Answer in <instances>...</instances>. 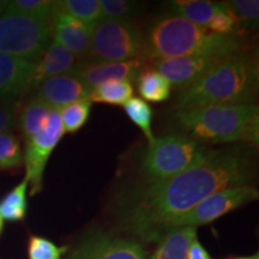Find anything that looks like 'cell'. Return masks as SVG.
<instances>
[{"label": "cell", "instance_id": "obj_1", "mask_svg": "<svg viewBox=\"0 0 259 259\" xmlns=\"http://www.w3.org/2000/svg\"><path fill=\"white\" fill-rule=\"evenodd\" d=\"M250 177L248 162L232 151H208L202 160L177 176L154 180L130 197L127 219L139 235L157 239L168 225L192 210L210 194L244 185Z\"/></svg>", "mask_w": 259, "mask_h": 259}, {"label": "cell", "instance_id": "obj_2", "mask_svg": "<svg viewBox=\"0 0 259 259\" xmlns=\"http://www.w3.org/2000/svg\"><path fill=\"white\" fill-rule=\"evenodd\" d=\"M258 92V65L245 53L223 58L211 70L181 90L178 111L212 105H253Z\"/></svg>", "mask_w": 259, "mask_h": 259}, {"label": "cell", "instance_id": "obj_3", "mask_svg": "<svg viewBox=\"0 0 259 259\" xmlns=\"http://www.w3.org/2000/svg\"><path fill=\"white\" fill-rule=\"evenodd\" d=\"M240 51L235 35H218L178 15L163 16L144 34V59H168L216 53L228 57Z\"/></svg>", "mask_w": 259, "mask_h": 259}, {"label": "cell", "instance_id": "obj_4", "mask_svg": "<svg viewBox=\"0 0 259 259\" xmlns=\"http://www.w3.org/2000/svg\"><path fill=\"white\" fill-rule=\"evenodd\" d=\"M181 128L197 142L258 144L259 108L257 105H212L181 109L176 114Z\"/></svg>", "mask_w": 259, "mask_h": 259}, {"label": "cell", "instance_id": "obj_5", "mask_svg": "<svg viewBox=\"0 0 259 259\" xmlns=\"http://www.w3.org/2000/svg\"><path fill=\"white\" fill-rule=\"evenodd\" d=\"M208 154V150L190 137L168 135L148 143L142 156V169L154 180L171 178L192 167Z\"/></svg>", "mask_w": 259, "mask_h": 259}, {"label": "cell", "instance_id": "obj_6", "mask_svg": "<svg viewBox=\"0 0 259 259\" xmlns=\"http://www.w3.org/2000/svg\"><path fill=\"white\" fill-rule=\"evenodd\" d=\"M138 58L144 59V35L131 21L102 19L93 28L89 59L115 63Z\"/></svg>", "mask_w": 259, "mask_h": 259}, {"label": "cell", "instance_id": "obj_7", "mask_svg": "<svg viewBox=\"0 0 259 259\" xmlns=\"http://www.w3.org/2000/svg\"><path fill=\"white\" fill-rule=\"evenodd\" d=\"M52 28L23 16H0V53L37 63L52 41Z\"/></svg>", "mask_w": 259, "mask_h": 259}, {"label": "cell", "instance_id": "obj_8", "mask_svg": "<svg viewBox=\"0 0 259 259\" xmlns=\"http://www.w3.org/2000/svg\"><path fill=\"white\" fill-rule=\"evenodd\" d=\"M257 198L258 190L247 184L226 187V189L210 194L185 215L171 221L167 227L166 233L169 232L170 229L180 228V227L196 228V227L208 225L226 213L240 208Z\"/></svg>", "mask_w": 259, "mask_h": 259}, {"label": "cell", "instance_id": "obj_9", "mask_svg": "<svg viewBox=\"0 0 259 259\" xmlns=\"http://www.w3.org/2000/svg\"><path fill=\"white\" fill-rule=\"evenodd\" d=\"M65 134L59 109H51L46 127L29 138L25 145L23 162L25 164V179L30 187V194L40 192L44 185V174L51 154L56 149Z\"/></svg>", "mask_w": 259, "mask_h": 259}, {"label": "cell", "instance_id": "obj_10", "mask_svg": "<svg viewBox=\"0 0 259 259\" xmlns=\"http://www.w3.org/2000/svg\"><path fill=\"white\" fill-rule=\"evenodd\" d=\"M223 58L226 57L216 53H204L168 59H154L151 60V67L162 74L170 85L177 87L181 92L197 82Z\"/></svg>", "mask_w": 259, "mask_h": 259}, {"label": "cell", "instance_id": "obj_11", "mask_svg": "<svg viewBox=\"0 0 259 259\" xmlns=\"http://www.w3.org/2000/svg\"><path fill=\"white\" fill-rule=\"evenodd\" d=\"M70 259H145V253L132 239L97 232L90 234Z\"/></svg>", "mask_w": 259, "mask_h": 259}, {"label": "cell", "instance_id": "obj_12", "mask_svg": "<svg viewBox=\"0 0 259 259\" xmlns=\"http://www.w3.org/2000/svg\"><path fill=\"white\" fill-rule=\"evenodd\" d=\"M144 61L142 58L115 63L87 59L79 61L71 74L79 78L93 90L100 84L112 80H125L131 83L132 80L137 79Z\"/></svg>", "mask_w": 259, "mask_h": 259}, {"label": "cell", "instance_id": "obj_13", "mask_svg": "<svg viewBox=\"0 0 259 259\" xmlns=\"http://www.w3.org/2000/svg\"><path fill=\"white\" fill-rule=\"evenodd\" d=\"M50 22H52V36L54 41L79 61L89 59L93 28L63 14L52 15Z\"/></svg>", "mask_w": 259, "mask_h": 259}, {"label": "cell", "instance_id": "obj_14", "mask_svg": "<svg viewBox=\"0 0 259 259\" xmlns=\"http://www.w3.org/2000/svg\"><path fill=\"white\" fill-rule=\"evenodd\" d=\"M36 99L50 107L60 109L79 100L89 99L92 89L73 74L51 77L37 84Z\"/></svg>", "mask_w": 259, "mask_h": 259}, {"label": "cell", "instance_id": "obj_15", "mask_svg": "<svg viewBox=\"0 0 259 259\" xmlns=\"http://www.w3.org/2000/svg\"><path fill=\"white\" fill-rule=\"evenodd\" d=\"M36 63L0 53V100L11 101L31 87Z\"/></svg>", "mask_w": 259, "mask_h": 259}, {"label": "cell", "instance_id": "obj_16", "mask_svg": "<svg viewBox=\"0 0 259 259\" xmlns=\"http://www.w3.org/2000/svg\"><path fill=\"white\" fill-rule=\"evenodd\" d=\"M78 63L79 60L72 53L65 50L58 42L52 40L47 50L36 63V67L32 74L31 85H37L42 80L51 78V77L71 74Z\"/></svg>", "mask_w": 259, "mask_h": 259}, {"label": "cell", "instance_id": "obj_17", "mask_svg": "<svg viewBox=\"0 0 259 259\" xmlns=\"http://www.w3.org/2000/svg\"><path fill=\"white\" fill-rule=\"evenodd\" d=\"M197 238V228L180 227L170 229L161 239L160 244L149 259H187V251Z\"/></svg>", "mask_w": 259, "mask_h": 259}, {"label": "cell", "instance_id": "obj_18", "mask_svg": "<svg viewBox=\"0 0 259 259\" xmlns=\"http://www.w3.org/2000/svg\"><path fill=\"white\" fill-rule=\"evenodd\" d=\"M63 14L94 28L102 21L99 0H58L53 2L52 15Z\"/></svg>", "mask_w": 259, "mask_h": 259}, {"label": "cell", "instance_id": "obj_19", "mask_svg": "<svg viewBox=\"0 0 259 259\" xmlns=\"http://www.w3.org/2000/svg\"><path fill=\"white\" fill-rule=\"evenodd\" d=\"M170 8L191 23L206 28L212 16L223 9V4L206 0H177L170 3Z\"/></svg>", "mask_w": 259, "mask_h": 259}, {"label": "cell", "instance_id": "obj_20", "mask_svg": "<svg viewBox=\"0 0 259 259\" xmlns=\"http://www.w3.org/2000/svg\"><path fill=\"white\" fill-rule=\"evenodd\" d=\"M138 93L145 102H163L170 96L171 85L153 67H144L137 77Z\"/></svg>", "mask_w": 259, "mask_h": 259}, {"label": "cell", "instance_id": "obj_21", "mask_svg": "<svg viewBox=\"0 0 259 259\" xmlns=\"http://www.w3.org/2000/svg\"><path fill=\"white\" fill-rule=\"evenodd\" d=\"M51 109L46 103L40 101L36 97L31 99L24 106L19 116V124L25 141L34 137L46 127Z\"/></svg>", "mask_w": 259, "mask_h": 259}, {"label": "cell", "instance_id": "obj_22", "mask_svg": "<svg viewBox=\"0 0 259 259\" xmlns=\"http://www.w3.org/2000/svg\"><path fill=\"white\" fill-rule=\"evenodd\" d=\"M134 97V85L125 80H112L100 84L89 95L92 102L106 103L112 106H124Z\"/></svg>", "mask_w": 259, "mask_h": 259}, {"label": "cell", "instance_id": "obj_23", "mask_svg": "<svg viewBox=\"0 0 259 259\" xmlns=\"http://www.w3.org/2000/svg\"><path fill=\"white\" fill-rule=\"evenodd\" d=\"M28 180L24 178L22 183L0 200V218L4 221L16 222L24 220L28 209Z\"/></svg>", "mask_w": 259, "mask_h": 259}, {"label": "cell", "instance_id": "obj_24", "mask_svg": "<svg viewBox=\"0 0 259 259\" xmlns=\"http://www.w3.org/2000/svg\"><path fill=\"white\" fill-rule=\"evenodd\" d=\"M223 5L235 21L236 27L244 28L245 30H253L258 27V0H231L223 2Z\"/></svg>", "mask_w": 259, "mask_h": 259}, {"label": "cell", "instance_id": "obj_25", "mask_svg": "<svg viewBox=\"0 0 259 259\" xmlns=\"http://www.w3.org/2000/svg\"><path fill=\"white\" fill-rule=\"evenodd\" d=\"M53 2L50 0H11L6 4V14L23 16L50 23Z\"/></svg>", "mask_w": 259, "mask_h": 259}, {"label": "cell", "instance_id": "obj_26", "mask_svg": "<svg viewBox=\"0 0 259 259\" xmlns=\"http://www.w3.org/2000/svg\"><path fill=\"white\" fill-rule=\"evenodd\" d=\"M93 102L89 99L79 100L59 109V114L64 131L76 134L88 121L92 112Z\"/></svg>", "mask_w": 259, "mask_h": 259}, {"label": "cell", "instance_id": "obj_27", "mask_svg": "<svg viewBox=\"0 0 259 259\" xmlns=\"http://www.w3.org/2000/svg\"><path fill=\"white\" fill-rule=\"evenodd\" d=\"M124 111L130 120L136 126L143 131L145 137L148 139V143L154 142V134L151 130V122H153V109L141 97H132L125 103Z\"/></svg>", "mask_w": 259, "mask_h": 259}, {"label": "cell", "instance_id": "obj_28", "mask_svg": "<svg viewBox=\"0 0 259 259\" xmlns=\"http://www.w3.org/2000/svg\"><path fill=\"white\" fill-rule=\"evenodd\" d=\"M103 19L111 21H131L142 12L143 5L130 0H99Z\"/></svg>", "mask_w": 259, "mask_h": 259}, {"label": "cell", "instance_id": "obj_29", "mask_svg": "<svg viewBox=\"0 0 259 259\" xmlns=\"http://www.w3.org/2000/svg\"><path fill=\"white\" fill-rule=\"evenodd\" d=\"M23 163V151L17 136L11 131L0 135V170L16 169Z\"/></svg>", "mask_w": 259, "mask_h": 259}, {"label": "cell", "instance_id": "obj_30", "mask_svg": "<svg viewBox=\"0 0 259 259\" xmlns=\"http://www.w3.org/2000/svg\"><path fill=\"white\" fill-rule=\"evenodd\" d=\"M67 247H60L42 236L32 235L29 239V259H61Z\"/></svg>", "mask_w": 259, "mask_h": 259}, {"label": "cell", "instance_id": "obj_31", "mask_svg": "<svg viewBox=\"0 0 259 259\" xmlns=\"http://www.w3.org/2000/svg\"><path fill=\"white\" fill-rule=\"evenodd\" d=\"M236 28L238 27H236L235 21L233 19L232 16L228 14L225 5H223V9L221 11H219L218 14L212 16L209 24L206 25V29H208L210 32L218 35H225V36L226 35H234Z\"/></svg>", "mask_w": 259, "mask_h": 259}, {"label": "cell", "instance_id": "obj_32", "mask_svg": "<svg viewBox=\"0 0 259 259\" xmlns=\"http://www.w3.org/2000/svg\"><path fill=\"white\" fill-rule=\"evenodd\" d=\"M16 107L11 101L0 102V135L10 132L16 126Z\"/></svg>", "mask_w": 259, "mask_h": 259}, {"label": "cell", "instance_id": "obj_33", "mask_svg": "<svg viewBox=\"0 0 259 259\" xmlns=\"http://www.w3.org/2000/svg\"><path fill=\"white\" fill-rule=\"evenodd\" d=\"M187 259H211L209 252L203 247L198 239H194L191 242L189 251H187Z\"/></svg>", "mask_w": 259, "mask_h": 259}, {"label": "cell", "instance_id": "obj_34", "mask_svg": "<svg viewBox=\"0 0 259 259\" xmlns=\"http://www.w3.org/2000/svg\"><path fill=\"white\" fill-rule=\"evenodd\" d=\"M6 4H8V2H3V0H0V16L4 14Z\"/></svg>", "mask_w": 259, "mask_h": 259}, {"label": "cell", "instance_id": "obj_35", "mask_svg": "<svg viewBox=\"0 0 259 259\" xmlns=\"http://www.w3.org/2000/svg\"><path fill=\"white\" fill-rule=\"evenodd\" d=\"M229 259H259L258 254L250 255V257H238V258H229Z\"/></svg>", "mask_w": 259, "mask_h": 259}, {"label": "cell", "instance_id": "obj_36", "mask_svg": "<svg viewBox=\"0 0 259 259\" xmlns=\"http://www.w3.org/2000/svg\"><path fill=\"white\" fill-rule=\"evenodd\" d=\"M3 229H4V220L0 218V235H2Z\"/></svg>", "mask_w": 259, "mask_h": 259}]
</instances>
